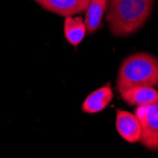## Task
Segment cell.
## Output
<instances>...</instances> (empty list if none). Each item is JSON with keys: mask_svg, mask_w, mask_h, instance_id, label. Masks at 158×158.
Segmentation results:
<instances>
[{"mask_svg": "<svg viewBox=\"0 0 158 158\" xmlns=\"http://www.w3.org/2000/svg\"><path fill=\"white\" fill-rule=\"evenodd\" d=\"M119 93L126 102L137 106L152 104L158 99V91L152 86H135Z\"/></svg>", "mask_w": 158, "mask_h": 158, "instance_id": "obj_7", "label": "cell"}, {"mask_svg": "<svg viewBox=\"0 0 158 158\" xmlns=\"http://www.w3.org/2000/svg\"><path fill=\"white\" fill-rule=\"evenodd\" d=\"M64 31L66 40L73 46H78L84 38L86 27L84 21L81 17L66 16L64 25Z\"/></svg>", "mask_w": 158, "mask_h": 158, "instance_id": "obj_9", "label": "cell"}, {"mask_svg": "<svg viewBox=\"0 0 158 158\" xmlns=\"http://www.w3.org/2000/svg\"><path fill=\"white\" fill-rule=\"evenodd\" d=\"M154 0H107V23L112 34L125 36L146 23Z\"/></svg>", "mask_w": 158, "mask_h": 158, "instance_id": "obj_1", "label": "cell"}, {"mask_svg": "<svg viewBox=\"0 0 158 158\" xmlns=\"http://www.w3.org/2000/svg\"><path fill=\"white\" fill-rule=\"evenodd\" d=\"M118 90L135 86H158V59L148 53H135L122 62L117 79Z\"/></svg>", "mask_w": 158, "mask_h": 158, "instance_id": "obj_2", "label": "cell"}, {"mask_svg": "<svg viewBox=\"0 0 158 158\" xmlns=\"http://www.w3.org/2000/svg\"><path fill=\"white\" fill-rule=\"evenodd\" d=\"M113 99V91L110 85L102 86L89 94L82 102V110L88 114L98 113L105 109Z\"/></svg>", "mask_w": 158, "mask_h": 158, "instance_id": "obj_6", "label": "cell"}, {"mask_svg": "<svg viewBox=\"0 0 158 158\" xmlns=\"http://www.w3.org/2000/svg\"><path fill=\"white\" fill-rule=\"evenodd\" d=\"M45 10L62 16H71L82 12L90 0H34Z\"/></svg>", "mask_w": 158, "mask_h": 158, "instance_id": "obj_5", "label": "cell"}, {"mask_svg": "<svg viewBox=\"0 0 158 158\" xmlns=\"http://www.w3.org/2000/svg\"><path fill=\"white\" fill-rule=\"evenodd\" d=\"M116 127L120 136L130 143L140 140L142 127L135 114L123 110H118L116 114Z\"/></svg>", "mask_w": 158, "mask_h": 158, "instance_id": "obj_4", "label": "cell"}, {"mask_svg": "<svg viewBox=\"0 0 158 158\" xmlns=\"http://www.w3.org/2000/svg\"><path fill=\"white\" fill-rule=\"evenodd\" d=\"M106 7L107 0H90L85 10L84 25L86 32L93 33L100 27Z\"/></svg>", "mask_w": 158, "mask_h": 158, "instance_id": "obj_8", "label": "cell"}, {"mask_svg": "<svg viewBox=\"0 0 158 158\" xmlns=\"http://www.w3.org/2000/svg\"><path fill=\"white\" fill-rule=\"evenodd\" d=\"M138 120L142 127L139 142L149 150L158 151V99L148 104L146 114Z\"/></svg>", "mask_w": 158, "mask_h": 158, "instance_id": "obj_3", "label": "cell"}]
</instances>
